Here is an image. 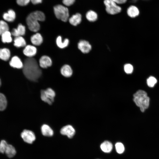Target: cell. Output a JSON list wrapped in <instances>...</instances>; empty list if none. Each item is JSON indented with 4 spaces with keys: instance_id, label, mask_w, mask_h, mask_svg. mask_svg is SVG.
Instances as JSON below:
<instances>
[{
    "instance_id": "obj_27",
    "label": "cell",
    "mask_w": 159,
    "mask_h": 159,
    "mask_svg": "<svg viewBox=\"0 0 159 159\" xmlns=\"http://www.w3.org/2000/svg\"><path fill=\"white\" fill-rule=\"evenodd\" d=\"M7 101L5 96L0 93V111H3L6 108Z\"/></svg>"
},
{
    "instance_id": "obj_6",
    "label": "cell",
    "mask_w": 159,
    "mask_h": 159,
    "mask_svg": "<svg viewBox=\"0 0 159 159\" xmlns=\"http://www.w3.org/2000/svg\"><path fill=\"white\" fill-rule=\"evenodd\" d=\"M55 93L51 88H48L41 91V98L42 100L48 104L51 105L54 102Z\"/></svg>"
},
{
    "instance_id": "obj_10",
    "label": "cell",
    "mask_w": 159,
    "mask_h": 159,
    "mask_svg": "<svg viewBox=\"0 0 159 159\" xmlns=\"http://www.w3.org/2000/svg\"><path fill=\"white\" fill-rule=\"evenodd\" d=\"M37 49L34 46L28 45L25 46L23 50V54L29 58L32 57L37 53Z\"/></svg>"
},
{
    "instance_id": "obj_5",
    "label": "cell",
    "mask_w": 159,
    "mask_h": 159,
    "mask_svg": "<svg viewBox=\"0 0 159 159\" xmlns=\"http://www.w3.org/2000/svg\"><path fill=\"white\" fill-rule=\"evenodd\" d=\"M104 3L106 12L111 15H114L120 12L121 7L112 0H104Z\"/></svg>"
},
{
    "instance_id": "obj_15",
    "label": "cell",
    "mask_w": 159,
    "mask_h": 159,
    "mask_svg": "<svg viewBox=\"0 0 159 159\" xmlns=\"http://www.w3.org/2000/svg\"><path fill=\"white\" fill-rule=\"evenodd\" d=\"M3 17L5 21L12 22L14 21L15 19L16 14L13 10L10 9L7 12L4 14Z\"/></svg>"
},
{
    "instance_id": "obj_31",
    "label": "cell",
    "mask_w": 159,
    "mask_h": 159,
    "mask_svg": "<svg viewBox=\"0 0 159 159\" xmlns=\"http://www.w3.org/2000/svg\"><path fill=\"white\" fill-rule=\"evenodd\" d=\"M124 70L127 74H131L133 70V67L132 65L130 64H126L124 66Z\"/></svg>"
},
{
    "instance_id": "obj_9",
    "label": "cell",
    "mask_w": 159,
    "mask_h": 159,
    "mask_svg": "<svg viewBox=\"0 0 159 159\" xmlns=\"http://www.w3.org/2000/svg\"><path fill=\"white\" fill-rule=\"evenodd\" d=\"M78 49L83 53L89 52L92 48V46L90 43L85 40H81L78 43Z\"/></svg>"
},
{
    "instance_id": "obj_3",
    "label": "cell",
    "mask_w": 159,
    "mask_h": 159,
    "mask_svg": "<svg viewBox=\"0 0 159 159\" xmlns=\"http://www.w3.org/2000/svg\"><path fill=\"white\" fill-rule=\"evenodd\" d=\"M133 101L140 110L144 112L149 107L150 98L145 91L139 90L133 95Z\"/></svg>"
},
{
    "instance_id": "obj_16",
    "label": "cell",
    "mask_w": 159,
    "mask_h": 159,
    "mask_svg": "<svg viewBox=\"0 0 159 159\" xmlns=\"http://www.w3.org/2000/svg\"><path fill=\"white\" fill-rule=\"evenodd\" d=\"M82 15L79 13L73 15L69 19V23L74 26H76L82 21Z\"/></svg>"
},
{
    "instance_id": "obj_32",
    "label": "cell",
    "mask_w": 159,
    "mask_h": 159,
    "mask_svg": "<svg viewBox=\"0 0 159 159\" xmlns=\"http://www.w3.org/2000/svg\"><path fill=\"white\" fill-rule=\"evenodd\" d=\"M8 144L6 141L4 140H1L0 142V153H5Z\"/></svg>"
},
{
    "instance_id": "obj_14",
    "label": "cell",
    "mask_w": 159,
    "mask_h": 159,
    "mask_svg": "<svg viewBox=\"0 0 159 159\" xmlns=\"http://www.w3.org/2000/svg\"><path fill=\"white\" fill-rule=\"evenodd\" d=\"M32 43L35 46H39L42 43L43 39L41 35L37 33L32 35L30 38Z\"/></svg>"
},
{
    "instance_id": "obj_24",
    "label": "cell",
    "mask_w": 159,
    "mask_h": 159,
    "mask_svg": "<svg viewBox=\"0 0 159 159\" xmlns=\"http://www.w3.org/2000/svg\"><path fill=\"white\" fill-rule=\"evenodd\" d=\"M11 33L9 31L3 33L1 35V39L4 43H9L12 41Z\"/></svg>"
},
{
    "instance_id": "obj_22",
    "label": "cell",
    "mask_w": 159,
    "mask_h": 159,
    "mask_svg": "<svg viewBox=\"0 0 159 159\" xmlns=\"http://www.w3.org/2000/svg\"><path fill=\"white\" fill-rule=\"evenodd\" d=\"M112 143L107 141H105L100 145V148L102 150L106 153L110 152L112 150Z\"/></svg>"
},
{
    "instance_id": "obj_18",
    "label": "cell",
    "mask_w": 159,
    "mask_h": 159,
    "mask_svg": "<svg viewBox=\"0 0 159 159\" xmlns=\"http://www.w3.org/2000/svg\"><path fill=\"white\" fill-rule=\"evenodd\" d=\"M140 13L138 8L135 6L132 5L127 9V13L129 16L131 18H135L138 16Z\"/></svg>"
},
{
    "instance_id": "obj_37",
    "label": "cell",
    "mask_w": 159,
    "mask_h": 159,
    "mask_svg": "<svg viewBox=\"0 0 159 159\" xmlns=\"http://www.w3.org/2000/svg\"><path fill=\"white\" fill-rule=\"evenodd\" d=\"M138 0H131V1L133 3H135L138 1Z\"/></svg>"
},
{
    "instance_id": "obj_2",
    "label": "cell",
    "mask_w": 159,
    "mask_h": 159,
    "mask_svg": "<svg viewBox=\"0 0 159 159\" xmlns=\"http://www.w3.org/2000/svg\"><path fill=\"white\" fill-rule=\"evenodd\" d=\"M45 18L44 14L41 11H36L31 13L26 19V22L29 29L32 32L38 31L40 28L38 21H44Z\"/></svg>"
},
{
    "instance_id": "obj_33",
    "label": "cell",
    "mask_w": 159,
    "mask_h": 159,
    "mask_svg": "<svg viewBox=\"0 0 159 159\" xmlns=\"http://www.w3.org/2000/svg\"><path fill=\"white\" fill-rule=\"evenodd\" d=\"M30 1V0H16V2L19 6H25L27 5Z\"/></svg>"
},
{
    "instance_id": "obj_20",
    "label": "cell",
    "mask_w": 159,
    "mask_h": 159,
    "mask_svg": "<svg viewBox=\"0 0 159 159\" xmlns=\"http://www.w3.org/2000/svg\"><path fill=\"white\" fill-rule=\"evenodd\" d=\"M26 44L25 39L22 36L15 37L14 40V45L17 48L24 47Z\"/></svg>"
},
{
    "instance_id": "obj_1",
    "label": "cell",
    "mask_w": 159,
    "mask_h": 159,
    "mask_svg": "<svg viewBox=\"0 0 159 159\" xmlns=\"http://www.w3.org/2000/svg\"><path fill=\"white\" fill-rule=\"evenodd\" d=\"M23 72L27 79L34 82L37 81L42 74L36 60L32 57H28L25 60Z\"/></svg>"
},
{
    "instance_id": "obj_8",
    "label": "cell",
    "mask_w": 159,
    "mask_h": 159,
    "mask_svg": "<svg viewBox=\"0 0 159 159\" xmlns=\"http://www.w3.org/2000/svg\"><path fill=\"white\" fill-rule=\"evenodd\" d=\"M60 133L67 136L69 138H72L75 133V130L71 125H67L63 127L60 130Z\"/></svg>"
},
{
    "instance_id": "obj_35",
    "label": "cell",
    "mask_w": 159,
    "mask_h": 159,
    "mask_svg": "<svg viewBox=\"0 0 159 159\" xmlns=\"http://www.w3.org/2000/svg\"><path fill=\"white\" fill-rule=\"evenodd\" d=\"M117 4H122L125 3L127 0H112Z\"/></svg>"
},
{
    "instance_id": "obj_23",
    "label": "cell",
    "mask_w": 159,
    "mask_h": 159,
    "mask_svg": "<svg viewBox=\"0 0 159 159\" xmlns=\"http://www.w3.org/2000/svg\"><path fill=\"white\" fill-rule=\"evenodd\" d=\"M56 44L57 46L60 48L63 49L67 47L68 45L69 41L68 39H65L62 41L61 36H58L56 39Z\"/></svg>"
},
{
    "instance_id": "obj_26",
    "label": "cell",
    "mask_w": 159,
    "mask_h": 159,
    "mask_svg": "<svg viewBox=\"0 0 159 159\" xmlns=\"http://www.w3.org/2000/svg\"><path fill=\"white\" fill-rule=\"evenodd\" d=\"M5 153L9 158H11L15 155L16 151L15 148L13 146L8 144Z\"/></svg>"
},
{
    "instance_id": "obj_34",
    "label": "cell",
    "mask_w": 159,
    "mask_h": 159,
    "mask_svg": "<svg viewBox=\"0 0 159 159\" xmlns=\"http://www.w3.org/2000/svg\"><path fill=\"white\" fill-rule=\"evenodd\" d=\"M75 0H63V4L66 6H69L73 4Z\"/></svg>"
},
{
    "instance_id": "obj_4",
    "label": "cell",
    "mask_w": 159,
    "mask_h": 159,
    "mask_svg": "<svg viewBox=\"0 0 159 159\" xmlns=\"http://www.w3.org/2000/svg\"><path fill=\"white\" fill-rule=\"evenodd\" d=\"M54 12L57 18L64 22H66L69 17L68 8L60 4L57 5L54 7Z\"/></svg>"
},
{
    "instance_id": "obj_13",
    "label": "cell",
    "mask_w": 159,
    "mask_h": 159,
    "mask_svg": "<svg viewBox=\"0 0 159 159\" xmlns=\"http://www.w3.org/2000/svg\"><path fill=\"white\" fill-rule=\"evenodd\" d=\"M9 64L11 67L17 69L23 68V64L20 59L17 56L13 57L9 62Z\"/></svg>"
},
{
    "instance_id": "obj_36",
    "label": "cell",
    "mask_w": 159,
    "mask_h": 159,
    "mask_svg": "<svg viewBox=\"0 0 159 159\" xmlns=\"http://www.w3.org/2000/svg\"><path fill=\"white\" fill-rule=\"evenodd\" d=\"M32 3L34 4H36L42 2V0H30Z\"/></svg>"
},
{
    "instance_id": "obj_19",
    "label": "cell",
    "mask_w": 159,
    "mask_h": 159,
    "mask_svg": "<svg viewBox=\"0 0 159 159\" xmlns=\"http://www.w3.org/2000/svg\"><path fill=\"white\" fill-rule=\"evenodd\" d=\"M41 130L42 135L45 136L51 137L54 134L53 130L47 124H44L42 126Z\"/></svg>"
},
{
    "instance_id": "obj_25",
    "label": "cell",
    "mask_w": 159,
    "mask_h": 159,
    "mask_svg": "<svg viewBox=\"0 0 159 159\" xmlns=\"http://www.w3.org/2000/svg\"><path fill=\"white\" fill-rule=\"evenodd\" d=\"M86 17L87 19L90 22H94L97 19V13L95 11L90 10L88 11L86 14Z\"/></svg>"
},
{
    "instance_id": "obj_38",
    "label": "cell",
    "mask_w": 159,
    "mask_h": 159,
    "mask_svg": "<svg viewBox=\"0 0 159 159\" xmlns=\"http://www.w3.org/2000/svg\"><path fill=\"white\" fill-rule=\"evenodd\" d=\"M1 82L0 79V87L1 86Z\"/></svg>"
},
{
    "instance_id": "obj_7",
    "label": "cell",
    "mask_w": 159,
    "mask_h": 159,
    "mask_svg": "<svg viewBox=\"0 0 159 159\" xmlns=\"http://www.w3.org/2000/svg\"><path fill=\"white\" fill-rule=\"evenodd\" d=\"M21 136L25 142L29 144L32 143L36 139L34 133L29 130H24L21 132Z\"/></svg>"
},
{
    "instance_id": "obj_30",
    "label": "cell",
    "mask_w": 159,
    "mask_h": 159,
    "mask_svg": "<svg viewBox=\"0 0 159 159\" xmlns=\"http://www.w3.org/2000/svg\"><path fill=\"white\" fill-rule=\"evenodd\" d=\"M116 150L119 154L122 153L125 150V148L123 145L121 143L118 142L115 145Z\"/></svg>"
},
{
    "instance_id": "obj_12",
    "label": "cell",
    "mask_w": 159,
    "mask_h": 159,
    "mask_svg": "<svg viewBox=\"0 0 159 159\" xmlns=\"http://www.w3.org/2000/svg\"><path fill=\"white\" fill-rule=\"evenodd\" d=\"M25 32V27L20 24L18 25L16 28H14L12 30L11 33L13 36L17 37L24 35Z\"/></svg>"
},
{
    "instance_id": "obj_11",
    "label": "cell",
    "mask_w": 159,
    "mask_h": 159,
    "mask_svg": "<svg viewBox=\"0 0 159 159\" xmlns=\"http://www.w3.org/2000/svg\"><path fill=\"white\" fill-rule=\"evenodd\" d=\"M52 62L51 59L48 56L44 55L42 56L39 60L40 66L43 68H46L51 66Z\"/></svg>"
},
{
    "instance_id": "obj_29",
    "label": "cell",
    "mask_w": 159,
    "mask_h": 159,
    "mask_svg": "<svg viewBox=\"0 0 159 159\" xmlns=\"http://www.w3.org/2000/svg\"><path fill=\"white\" fill-rule=\"evenodd\" d=\"M157 82L156 79L154 77H150L147 80L148 86L150 87H153Z\"/></svg>"
},
{
    "instance_id": "obj_21",
    "label": "cell",
    "mask_w": 159,
    "mask_h": 159,
    "mask_svg": "<svg viewBox=\"0 0 159 159\" xmlns=\"http://www.w3.org/2000/svg\"><path fill=\"white\" fill-rule=\"evenodd\" d=\"M10 56V52L9 49L6 48L0 49V59L6 61L9 58Z\"/></svg>"
},
{
    "instance_id": "obj_17",
    "label": "cell",
    "mask_w": 159,
    "mask_h": 159,
    "mask_svg": "<svg viewBox=\"0 0 159 159\" xmlns=\"http://www.w3.org/2000/svg\"><path fill=\"white\" fill-rule=\"evenodd\" d=\"M60 72L63 76L67 77H71L73 72L71 67L68 64L64 65L61 69Z\"/></svg>"
},
{
    "instance_id": "obj_28",
    "label": "cell",
    "mask_w": 159,
    "mask_h": 159,
    "mask_svg": "<svg viewBox=\"0 0 159 159\" xmlns=\"http://www.w3.org/2000/svg\"><path fill=\"white\" fill-rule=\"evenodd\" d=\"M9 29V27L7 24L3 20H0V36Z\"/></svg>"
}]
</instances>
